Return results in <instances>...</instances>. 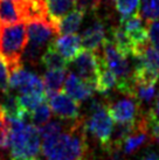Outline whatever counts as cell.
<instances>
[{
	"label": "cell",
	"mask_w": 159,
	"mask_h": 160,
	"mask_svg": "<svg viewBox=\"0 0 159 160\" xmlns=\"http://www.w3.org/2000/svg\"><path fill=\"white\" fill-rule=\"evenodd\" d=\"M41 152L47 160H80L89 153L84 117L69 122L66 131L53 137L44 138Z\"/></svg>",
	"instance_id": "obj_1"
},
{
	"label": "cell",
	"mask_w": 159,
	"mask_h": 160,
	"mask_svg": "<svg viewBox=\"0 0 159 160\" xmlns=\"http://www.w3.org/2000/svg\"><path fill=\"white\" fill-rule=\"evenodd\" d=\"M27 46L21 61H26L32 66H36L40 62V58L49 43L59 36L58 25L50 21L48 18L33 19L27 21Z\"/></svg>",
	"instance_id": "obj_2"
},
{
	"label": "cell",
	"mask_w": 159,
	"mask_h": 160,
	"mask_svg": "<svg viewBox=\"0 0 159 160\" xmlns=\"http://www.w3.org/2000/svg\"><path fill=\"white\" fill-rule=\"evenodd\" d=\"M11 126V160L36 157L41 152V136L33 124L21 119H8Z\"/></svg>",
	"instance_id": "obj_3"
},
{
	"label": "cell",
	"mask_w": 159,
	"mask_h": 160,
	"mask_svg": "<svg viewBox=\"0 0 159 160\" xmlns=\"http://www.w3.org/2000/svg\"><path fill=\"white\" fill-rule=\"evenodd\" d=\"M27 46V32L23 22L0 25V54L9 68L22 63V54Z\"/></svg>",
	"instance_id": "obj_4"
},
{
	"label": "cell",
	"mask_w": 159,
	"mask_h": 160,
	"mask_svg": "<svg viewBox=\"0 0 159 160\" xmlns=\"http://www.w3.org/2000/svg\"><path fill=\"white\" fill-rule=\"evenodd\" d=\"M84 126L85 131L101 144L102 148H105L109 144L111 131L114 128V120L108 112L106 104L85 116Z\"/></svg>",
	"instance_id": "obj_5"
},
{
	"label": "cell",
	"mask_w": 159,
	"mask_h": 160,
	"mask_svg": "<svg viewBox=\"0 0 159 160\" xmlns=\"http://www.w3.org/2000/svg\"><path fill=\"white\" fill-rule=\"evenodd\" d=\"M8 85L9 89L17 90L20 95L22 93L44 95L42 78L34 72L26 70L22 63L9 68Z\"/></svg>",
	"instance_id": "obj_6"
},
{
	"label": "cell",
	"mask_w": 159,
	"mask_h": 160,
	"mask_svg": "<svg viewBox=\"0 0 159 160\" xmlns=\"http://www.w3.org/2000/svg\"><path fill=\"white\" fill-rule=\"evenodd\" d=\"M100 52L94 53L84 49L70 61L73 70L76 75L84 82L93 84L95 88L100 68Z\"/></svg>",
	"instance_id": "obj_7"
},
{
	"label": "cell",
	"mask_w": 159,
	"mask_h": 160,
	"mask_svg": "<svg viewBox=\"0 0 159 160\" xmlns=\"http://www.w3.org/2000/svg\"><path fill=\"white\" fill-rule=\"evenodd\" d=\"M106 109L116 123H132L143 113L139 102L133 97L106 102Z\"/></svg>",
	"instance_id": "obj_8"
},
{
	"label": "cell",
	"mask_w": 159,
	"mask_h": 160,
	"mask_svg": "<svg viewBox=\"0 0 159 160\" xmlns=\"http://www.w3.org/2000/svg\"><path fill=\"white\" fill-rule=\"evenodd\" d=\"M48 104L52 112L61 120L75 122L82 117L80 103L76 102L75 99H73L64 91L55 93L54 96L49 97Z\"/></svg>",
	"instance_id": "obj_9"
},
{
	"label": "cell",
	"mask_w": 159,
	"mask_h": 160,
	"mask_svg": "<svg viewBox=\"0 0 159 160\" xmlns=\"http://www.w3.org/2000/svg\"><path fill=\"white\" fill-rule=\"evenodd\" d=\"M105 36V25L101 18H94L81 34V46L89 52H100Z\"/></svg>",
	"instance_id": "obj_10"
},
{
	"label": "cell",
	"mask_w": 159,
	"mask_h": 160,
	"mask_svg": "<svg viewBox=\"0 0 159 160\" xmlns=\"http://www.w3.org/2000/svg\"><path fill=\"white\" fill-rule=\"evenodd\" d=\"M63 85V91L80 104L93 97L94 91L96 90L93 84L82 81L75 72H69L67 75Z\"/></svg>",
	"instance_id": "obj_11"
},
{
	"label": "cell",
	"mask_w": 159,
	"mask_h": 160,
	"mask_svg": "<svg viewBox=\"0 0 159 160\" xmlns=\"http://www.w3.org/2000/svg\"><path fill=\"white\" fill-rule=\"evenodd\" d=\"M25 22L23 0H0V25Z\"/></svg>",
	"instance_id": "obj_12"
},
{
	"label": "cell",
	"mask_w": 159,
	"mask_h": 160,
	"mask_svg": "<svg viewBox=\"0 0 159 160\" xmlns=\"http://www.w3.org/2000/svg\"><path fill=\"white\" fill-rule=\"evenodd\" d=\"M52 45L68 62H70L81 52V47H82L81 36L77 34H64L62 36H56L52 41Z\"/></svg>",
	"instance_id": "obj_13"
},
{
	"label": "cell",
	"mask_w": 159,
	"mask_h": 160,
	"mask_svg": "<svg viewBox=\"0 0 159 160\" xmlns=\"http://www.w3.org/2000/svg\"><path fill=\"white\" fill-rule=\"evenodd\" d=\"M67 77V69H48L44 75V95L49 98L61 90Z\"/></svg>",
	"instance_id": "obj_14"
},
{
	"label": "cell",
	"mask_w": 159,
	"mask_h": 160,
	"mask_svg": "<svg viewBox=\"0 0 159 160\" xmlns=\"http://www.w3.org/2000/svg\"><path fill=\"white\" fill-rule=\"evenodd\" d=\"M44 5L49 20L58 25L64 15L75 8V0H44Z\"/></svg>",
	"instance_id": "obj_15"
},
{
	"label": "cell",
	"mask_w": 159,
	"mask_h": 160,
	"mask_svg": "<svg viewBox=\"0 0 159 160\" xmlns=\"http://www.w3.org/2000/svg\"><path fill=\"white\" fill-rule=\"evenodd\" d=\"M84 13L77 8H74L70 13L64 15L58 22L59 34H75L79 31L81 23L83 21Z\"/></svg>",
	"instance_id": "obj_16"
},
{
	"label": "cell",
	"mask_w": 159,
	"mask_h": 160,
	"mask_svg": "<svg viewBox=\"0 0 159 160\" xmlns=\"http://www.w3.org/2000/svg\"><path fill=\"white\" fill-rule=\"evenodd\" d=\"M40 63L44 68H47V70L48 69H67L68 68V61L59 53L52 43H49L46 50L42 53L41 58H40Z\"/></svg>",
	"instance_id": "obj_17"
},
{
	"label": "cell",
	"mask_w": 159,
	"mask_h": 160,
	"mask_svg": "<svg viewBox=\"0 0 159 160\" xmlns=\"http://www.w3.org/2000/svg\"><path fill=\"white\" fill-rule=\"evenodd\" d=\"M111 33V41L114 42V45L116 46V48L119 53H122L125 55L126 58L132 55V49L133 45L132 41L130 40L129 35L126 34V32L124 31L121 26H112L110 29Z\"/></svg>",
	"instance_id": "obj_18"
},
{
	"label": "cell",
	"mask_w": 159,
	"mask_h": 160,
	"mask_svg": "<svg viewBox=\"0 0 159 160\" xmlns=\"http://www.w3.org/2000/svg\"><path fill=\"white\" fill-rule=\"evenodd\" d=\"M50 118H52V110L47 101H44L34 110H32L28 113V119L31 122V124L36 128H40L46 123H48Z\"/></svg>",
	"instance_id": "obj_19"
},
{
	"label": "cell",
	"mask_w": 159,
	"mask_h": 160,
	"mask_svg": "<svg viewBox=\"0 0 159 160\" xmlns=\"http://www.w3.org/2000/svg\"><path fill=\"white\" fill-rule=\"evenodd\" d=\"M139 15L146 25L159 19V0H141Z\"/></svg>",
	"instance_id": "obj_20"
},
{
	"label": "cell",
	"mask_w": 159,
	"mask_h": 160,
	"mask_svg": "<svg viewBox=\"0 0 159 160\" xmlns=\"http://www.w3.org/2000/svg\"><path fill=\"white\" fill-rule=\"evenodd\" d=\"M135 60L141 61L147 67L152 68L159 72V52L150 45V42L144 47L139 56H137Z\"/></svg>",
	"instance_id": "obj_21"
},
{
	"label": "cell",
	"mask_w": 159,
	"mask_h": 160,
	"mask_svg": "<svg viewBox=\"0 0 159 160\" xmlns=\"http://www.w3.org/2000/svg\"><path fill=\"white\" fill-rule=\"evenodd\" d=\"M68 125H69V122H67V124H64L61 120H49L48 123L38 128V130H39L41 138L44 139V138L53 137V136H58V134L62 133L63 131L67 130Z\"/></svg>",
	"instance_id": "obj_22"
},
{
	"label": "cell",
	"mask_w": 159,
	"mask_h": 160,
	"mask_svg": "<svg viewBox=\"0 0 159 160\" xmlns=\"http://www.w3.org/2000/svg\"><path fill=\"white\" fill-rule=\"evenodd\" d=\"M18 101L20 107L27 112L29 113L32 110H34L39 104L47 101L46 95H34V93H22L20 96H18Z\"/></svg>",
	"instance_id": "obj_23"
},
{
	"label": "cell",
	"mask_w": 159,
	"mask_h": 160,
	"mask_svg": "<svg viewBox=\"0 0 159 160\" xmlns=\"http://www.w3.org/2000/svg\"><path fill=\"white\" fill-rule=\"evenodd\" d=\"M141 0H116V11L121 14V18L130 17L136 13Z\"/></svg>",
	"instance_id": "obj_24"
},
{
	"label": "cell",
	"mask_w": 159,
	"mask_h": 160,
	"mask_svg": "<svg viewBox=\"0 0 159 160\" xmlns=\"http://www.w3.org/2000/svg\"><path fill=\"white\" fill-rule=\"evenodd\" d=\"M156 95V85H136L135 98L139 104L150 103Z\"/></svg>",
	"instance_id": "obj_25"
},
{
	"label": "cell",
	"mask_w": 159,
	"mask_h": 160,
	"mask_svg": "<svg viewBox=\"0 0 159 160\" xmlns=\"http://www.w3.org/2000/svg\"><path fill=\"white\" fill-rule=\"evenodd\" d=\"M9 66L4 56L0 54V96L9 92Z\"/></svg>",
	"instance_id": "obj_26"
},
{
	"label": "cell",
	"mask_w": 159,
	"mask_h": 160,
	"mask_svg": "<svg viewBox=\"0 0 159 160\" xmlns=\"http://www.w3.org/2000/svg\"><path fill=\"white\" fill-rule=\"evenodd\" d=\"M103 0H75V7L85 13H94L101 8Z\"/></svg>",
	"instance_id": "obj_27"
},
{
	"label": "cell",
	"mask_w": 159,
	"mask_h": 160,
	"mask_svg": "<svg viewBox=\"0 0 159 160\" xmlns=\"http://www.w3.org/2000/svg\"><path fill=\"white\" fill-rule=\"evenodd\" d=\"M147 35L150 45L159 52V19L153 20L147 25Z\"/></svg>",
	"instance_id": "obj_28"
},
{
	"label": "cell",
	"mask_w": 159,
	"mask_h": 160,
	"mask_svg": "<svg viewBox=\"0 0 159 160\" xmlns=\"http://www.w3.org/2000/svg\"><path fill=\"white\" fill-rule=\"evenodd\" d=\"M122 148H117V147H110L105 150L106 153V160H125L122 151Z\"/></svg>",
	"instance_id": "obj_29"
},
{
	"label": "cell",
	"mask_w": 159,
	"mask_h": 160,
	"mask_svg": "<svg viewBox=\"0 0 159 160\" xmlns=\"http://www.w3.org/2000/svg\"><path fill=\"white\" fill-rule=\"evenodd\" d=\"M145 115L147 118H150V119H152V120H158L159 122V95L157 96L155 107L151 108L149 111L145 112Z\"/></svg>",
	"instance_id": "obj_30"
},
{
	"label": "cell",
	"mask_w": 159,
	"mask_h": 160,
	"mask_svg": "<svg viewBox=\"0 0 159 160\" xmlns=\"http://www.w3.org/2000/svg\"><path fill=\"white\" fill-rule=\"evenodd\" d=\"M141 160H159V156L156 152H147Z\"/></svg>",
	"instance_id": "obj_31"
},
{
	"label": "cell",
	"mask_w": 159,
	"mask_h": 160,
	"mask_svg": "<svg viewBox=\"0 0 159 160\" xmlns=\"http://www.w3.org/2000/svg\"><path fill=\"white\" fill-rule=\"evenodd\" d=\"M21 160H39V159H36V157H33V158H26V159H21Z\"/></svg>",
	"instance_id": "obj_32"
},
{
	"label": "cell",
	"mask_w": 159,
	"mask_h": 160,
	"mask_svg": "<svg viewBox=\"0 0 159 160\" xmlns=\"http://www.w3.org/2000/svg\"><path fill=\"white\" fill-rule=\"evenodd\" d=\"M80 160H89V159L87 158V157H85V158H82V159H80Z\"/></svg>",
	"instance_id": "obj_33"
},
{
	"label": "cell",
	"mask_w": 159,
	"mask_h": 160,
	"mask_svg": "<svg viewBox=\"0 0 159 160\" xmlns=\"http://www.w3.org/2000/svg\"><path fill=\"white\" fill-rule=\"evenodd\" d=\"M0 160H4L3 159V157H1V154H0Z\"/></svg>",
	"instance_id": "obj_34"
},
{
	"label": "cell",
	"mask_w": 159,
	"mask_h": 160,
	"mask_svg": "<svg viewBox=\"0 0 159 160\" xmlns=\"http://www.w3.org/2000/svg\"><path fill=\"white\" fill-rule=\"evenodd\" d=\"M0 112H1V111H0Z\"/></svg>",
	"instance_id": "obj_35"
}]
</instances>
